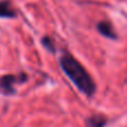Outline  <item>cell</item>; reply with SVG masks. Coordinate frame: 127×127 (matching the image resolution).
<instances>
[{
	"mask_svg": "<svg viewBox=\"0 0 127 127\" xmlns=\"http://www.w3.org/2000/svg\"><path fill=\"white\" fill-rule=\"evenodd\" d=\"M107 123V119L103 115H93L87 119V127H104Z\"/></svg>",
	"mask_w": 127,
	"mask_h": 127,
	"instance_id": "cell-5",
	"label": "cell"
},
{
	"mask_svg": "<svg viewBox=\"0 0 127 127\" xmlns=\"http://www.w3.org/2000/svg\"><path fill=\"white\" fill-rule=\"evenodd\" d=\"M59 63L66 76L81 93H84L87 96H93L95 94L96 85L94 80L76 58H74L70 54L66 53L60 57Z\"/></svg>",
	"mask_w": 127,
	"mask_h": 127,
	"instance_id": "cell-1",
	"label": "cell"
},
{
	"mask_svg": "<svg viewBox=\"0 0 127 127\" xmlns=\"http://www.w3.org/2000/svg\"><path fill=\"white\" fill-rule=\"evenodd\" d=\"M17 17V11L12 7L9 0H1L0 1V18L4 19H13Z\"/></svg>",
	"mask_w": 127,
	"mask_h": 127,
	"instance_id": "cell-3",
	"label": "cell"
},
{
	"mask_svg": "<svg viewBox=\"0 0 127 127\" xmlns=\"http://www.w3.org/2000/svg\"><path fill=\"white\" fill-rule=\"evenodd\" d=\"M97 29L103 36L107 38H112V39H116V33H115L114 29H113L112 25L108 21H100L97 25Z\"/></svg>",
	"mask_w": 127,
	"mask_h": 127,
	"instance_id": "cell-4",
	"label": "cell"
},
{
	"mask_svg": "<svg viewBox=\"0 0 127 127\" xmlns=\"http://www.w3.org/2000/svg\"><path fill=\"white\" fill-rule=\"evenodd\" d=\"M41 44L48 51H50V53H55V45H54V41L50 37L45 36V37L41 39Z\"/></svg>",
	"mask_w": 127,
	"mask_h": 127,
	"instance_id": "cell-6",
	"label": "cell"
},
{
	"mask_svg": "<svg viewBox=\"0 0 127 127\" xmlns=\"http://www.w3.org/2000/svg\"><path fill=\"white\" fill-rule=\"evenodd\" d=\"M28 79V75L26 72L20 74H7L0 77V94L11 96L16 94L15 85L17 84H24Z\"/></svg>",
	"mask_w": 127,
	"mask_h": 127,
	"instance_id": "cell-2",
	"label": "cell"
}]
</instances>
